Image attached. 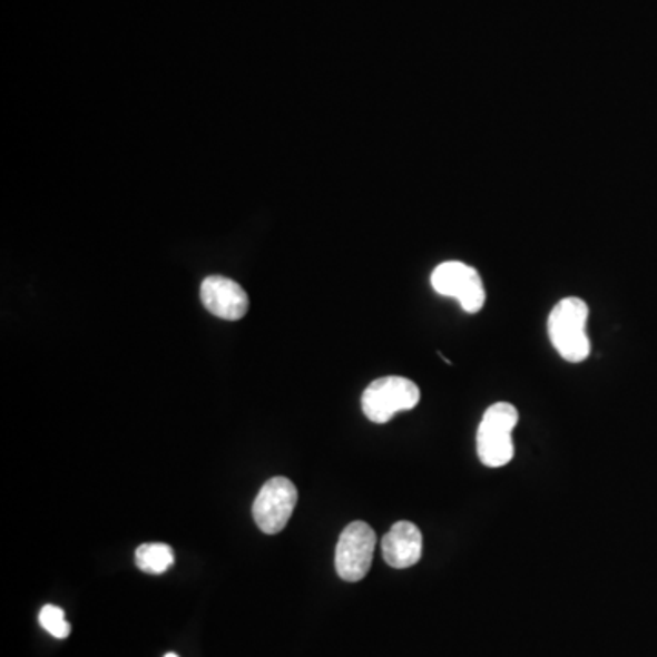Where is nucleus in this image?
Returning <instances> with one entry per match:
<instances>
[{
    "label": "nucleus",
    "mask_w": 657,
    "mask_h": 657,
    "mask_svg": "<svg viewBox=\"0 0 657 657\" xmlns=\"http://www.w3.org/2000/svg\"><path fill=\"white\" fill-rule=\"evenodd\" d=\"M203 305L208 313L228 322L242 320L248 311V296L242 285L225 276H208L202 284Z\"/></svg>",
    "instance_id": "7"
},
{
    "label": "nucleus",
    "mask_w": 657,
    "mask_h": 657,
    "mask_svg": "<svg viewBox=\"0 0 657 657\" xmlns=\"http://www.w3.org/2000/svg\"><path fill=\"white\" fill-rule=\"evenodd\" d=\"M298 502V490L285 477H274L265 482L253 504L254 521L268 536L280 533L293 517Z\"/></svg>",
    "instance_id": "6"
},
{
    "label": "nucleus",
    "mask_w": 657,
    "mask_h": 657,
    "mask_svg": "<svg viewBox=\"0 0 657 657\" xmlns=\"http://www.w3.org/2000/svg\"><path fill=\"white\" fill-rule=\"evenodd\" d=\"M165 657H179V656H177V654H167V656H165Z\"/></svg>",
    "instance_id": "11"
},
{
    "label": "nucleus",
    "mask_w": 657,
    "mask_h": 657,
    "mask_svg": "<svg viewBox=\"0 0 657 657\" xmlns=\"http://www.w3.org/2000/svg\"><path fill=\"white\" fill-rule=\"evenodd\" d=\"M588 305L585 300L570 296L551 308L548 316V334L561 359L570 364H581L590 356V339L587 334Z\"/></svg>",
    "instance_id": "1"
},
{
    "label": "nucleus",
    "mask_w": 657,
    "mask_h": 657,
    "mask_svg": "<svg viewBox=\"0 0 657 657\" xmlns=\"http://www.w3.org/2000/svg\"><path fill=\"white\" fill-rule=\"evenodd\" d=\"M382 556L391 568L415 567L422 557V531L410 521H400L382 539Z\"/></svg>",
    "instance_id": "8"
},
{
    "label": "nucleus",
    "mask_w": 657,
    "mask_h": 657,
    "mask_svg": "<svg viewBox=\"0 0 657 657\" xmlns=\"http://www.w3.org/2000/svg\"><path fill=\"white\" fill-rule=\"evenodd\" d=\"M519 422V411L510 402H497L486 410L477 431V453L488 468L510 464L516 455L513 430Z\"/></svg>",
    "instance_id": "2"
},
{
    "label": "nucleus",
    "mask_w": 657,
    "mask_h": 657,
    "mask_svg": "<svg viewBox=\"0 0 657 657\" xmlns=\"http://www.w3.org/2000/svg\"><path fill=\"white\" fill-rule=\"evenodd\" d=\"M136 565L145 573H165L174 565V550L163 542H148L136 550Z\"/></svg>",
    "instance_id": "9"
},
{
    "label": "nucleus",
    "mask_w": 657,
    "mask_h": 657,
    "mask_svg": "<svg viewBox=\"0 0 657 657\" xmlns=\"http://www.w3.org/2000/svg\"><path fill=\"white\" fill-rule=\"evenodd\" d=\"M431 285L440 296L457 300L465 313L475 314L484 307L486 288L481 274L462 262H444L431 273Z\"/></svg>",
    "instance_id": "5"
},
{
    "label": "nucleus",
    "mask_w": 657,
    "mask_h": 657,
    "mask_svg": "<svg viewBox=\"0 0 657 657\" xmlns=\"http://www.w3.org/2000/svg\"><path fill=\"white\" fill-rule=\"evenodd\" d=\"M374 547L376 533L367 522L356 521L345 526L334 556L336 573L347 582L362 581L373 562Z\"/></svg>",
    "instance_id": "4"
},
{
    "label": "nucleus",
    "mask_w": 657,
    "mask_h": 657,
    "mask_svg": "<svg viewBox=\"0 0 657 657\" xmlns=\"http://www.w3.org/2000/svg\"><path fill=\"white\" fill-rule=\"evenodd\" d=\"M39 622L45 628L46 633L57 637V639H66L70 636L71 627L70 622L66 621L65 610L56 607V605H46L41 608L39 614Z\"/></svg>",
    "instance_id": "10"
},
{
    "label": "nucleus",
    "mask_w": 657,
    "mask_h": 657,
    "mask_svg": "<svg viewBox=\"0 0 657 657\" xmlns=\"http://www.w3.org/2000/svg\"><path fill=\"white\" fill-rule=\"evenodd\" d=\"M420 402L419 385L404 376L374 380L362 394V411L374 424L390 422L400 411H411Z\"/></svg>",
    "instance_id": "3"
}]
</instances>
